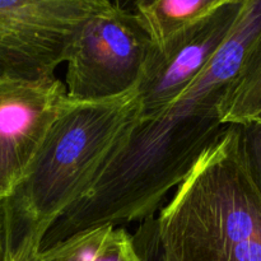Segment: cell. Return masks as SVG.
I'll return each instance as SVG.
<instances>
[{
    "instance_id": "8fae6325",
    "label": "cell",
    "mask_w": 261,
    "mask_h": 261,
    "mask_svg": "<svg viewBox=\"0 0 261 261\" xmlns=\"http://www.w3.org/2000/svg\"><path fill=\"white\" fill-rule=\"evenodd\" d=\"M91 261H143L135 247L133 234L112 227Z\"/></svg>"
},
{
    "instance_id": "52a82bcc",
    "label": "cell",
    "mask_w": 261,
    "mask_h": 261,
    "mask_svg": "<svg viewBox=\"0 0 261 261\" xmlns=\"http://www.w3.org/2000/svg\"><path fill=\"white\" fill-rule=\"evenodd\" d=\"M240 3L221 5L165 50H153L138 87L140 120L165 111L205 70L228 36Z\"/></svg>"
},
{
    "instance_id": "9c48e42d",
    "label": "cell",
    "mask_w": 261,
    "mask_h": 261,
    "mask_svg": "<svg viewBox=\"0 0 261 261\" xmlns=\"http://www.w3.org/2000/svg\"><path fill=\"white\" fill-rule=\"evenodd\" d=\"M218 110L224 125H241L261 115V32L224 91Z\"/></svg>"
},
{
    "instance_id": "8992f818",
    "label": "cell",
    "mask_w": 261,
    "mask_h": 261,
    "mask_svg": "<svg viewBox=\"0 0 261 261\" xmlns=\"http://www.w3.org/2000/svg\"><path fill=\"white\" fill-rule=\"evenodd\" d=\"M69 97L55 75L24 79L0 74V204L12 198Z\"/></svg>"
},
{
    "instance_id": "e0dca14e",
    "label": "cell",
    "mask_w": 261,
    "mask_h": 261,
    "mask_svg": "<svg viewBox=\"0 0 261 261\" xmlns=\"http://www.w3.org/2000/svg\"><path fill=\"white\" fill-rule=\"evenodd\" d=\"M257 119H259V120H261V115H260V116H259V117H257Z\"/></svg>"
},
{
    "instance_id": "9a60e30c",
    "label": "cell",
    "mask_w": 261,
    "mask_h": 261,
    "mask_svg": "<svg viewBox=\"0 0 261 261\" xmlns=\"http://www.w3.org/2000/svg\"><path fill=\"white\" fill-rule=\"evenodd\" d=\"M111 4L114 5L115 8L121 10H130L133 12V8H134L135 0H110Z\"/></svg>"
},
{
    "instance_id": "5bb4252c",
    "label": "cell",
    "mask_w": 261,
    "mask_h": 261,
    "mask_svg": "<svg viewBox=\"0 0 261 261\" xmlns=\"http://www.w3.org/2000/svg\"><path fill=\"white\" fill-rule=\"evenodd\" d=\"M7 255V214L4 203L0 204V261H5Z\"/></svg>"
},
{
    "instance_id": "6da1fadb",
    "label": "cell",
    "mask_w": 261,
    "mask_h": 261,
    "mask_svg": "<svg viewBox=\"0 0 261 261\" xmlns=\"http://www.w3.org/2000/svg\"><path fill=\"white\" fill-rule=\"evenodd\" d=\"M261 32V0H241L236 19L205 70L160 115L140 120L110 160L88 198L59 219L41 250L81 232L142 222L228 125L219 102Z\"/></svg>"
},
{
    "instance_id": "7a4b0ae2",
    "label": "cell",
    "mask_w": 261,
    "mask_h": 261,
    "mask_svg": "<svg viewBox=\"0 0 261 261\" xmlns=\"http://www.w3.org/2000/svg\"><path fill=\"white\" fill-rule=\"evenodd\" d=\"M138 88L101 101L69 98L7 214L5 261L41 251L51 227L88 198L140 119Z\"/></svg>"
},
{
    "instance_id": "277c9868",
    "label": "cell",
    "mask_w": 261,
    "mask_h": 261,
    "mask_svg": "<svg viewBox=\"0 0 261 261\" xmlns=\"http://www.w3.org/2000/svg\"><path fill=\"white\" fill-rule=\"evenodd\" d=\"M153 50L134 12L114 7L91 18L74 33L64 53L68 97L101 101L138 88Z\"/></svg>"
},
{
    "instance_id": "3957f363",
    "label": "cell",
    "mask_w": 261,
    "mask_h": 261,
    "mask_svg": "<svg viewBox=\"0 0 261 261\" xmlns=\"http://www.w3.org/2000/svg\"><path fill=\"white\" fill-rule=\"evenodd\" d=\"M155 224L170 261H261V194L239 125L198 158Z\"/></svg>"
},
{
    "instance_id": "2e32d148",
    "label": "cell",
    "mask_w": 261,
    "mask_h": 261,
    "mask_svg": "<svg viewBox=\"0 0 261 261\" xmlns=\"http://www.w3.org/2000/svg\"><path fill=\"white\" fill-rule=\"evenodd\" d=\"M227 2H229V3H240V2H241V0H227Z\"/></svg>"
},
{
    "instance_id": "7c38bea8",
    "label": "cell",
    "mask_w": 261,
    "mask_h": 261,
    "mask_svg": "<svg viewBox=\"0 0 261 261\" xmlns=\"http://www.w3.org/2000/svg\"><path fill=\"white\" fill-rule=\"evenodd\" d=\"M133 240L143 261H170L161 246L154 216L140 222Z\"/></svg>"
},
{
    "instance_id": "30bf717a",
    "label": "cell",
    "mask_w": 261,
    "mask_h": 261,
    "mask_svg": "<svg viewBox=\"0 0 261 261\" xmlns=\"http://www.w3.org/2000/svg\"><path fill=\"white\" fill-rule=\"evenodd\" d=\"M111 228L106 226L81 232L36 254L7 261H91Z\"/></svg>"
},
{
    "instance_id": "4fadbf2b",
    "label": "cell",
    "mask_w": 261,
    "mask_h": 261,
    "mask_svg": "<svg viewBox=\"0 0 261 261\" xmlns=\"http://www.w3.org/2000/svg\"><path fill=\"white\" fill-rule=\"evenodd\" d=\"M239 126L241 129L250 172L261 194V120H251Z\"/></svg>"
},
{
    "instance_id": "5b68a950",
    "label": "cell",
    "mask_w": 261,
    "mask_h": 261,
    "mask_svg": "<svg viewBox=\"0 0 261 261\" xmlns=\"http://www.w3.org/2000/svg\"><path fill=\"white\" fill-rule=\"evenodd\" d=\"M112 8L110 0H0V74L55 75L78 28Z\"/></svg>"
},
{
    "instance_id": "ba28073f",
    "label": "cell",
    "mask_w": 261,
    "mask_h": 261,
    "mask_svg": "<svg viewBox=\"0 0 261 261\" xmlns=\"http://www.w3.org/2000/svg\"><path fill=\"white\" fill-rule=\"evenodd\" d=\"M223 0H135L133 12L152 40L162 51L175 38L205 19Z\"/></svg>"
}]
</instances>
